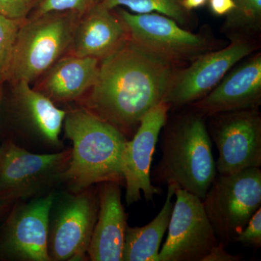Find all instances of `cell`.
<instances>
[{
  "label": "cell",
  "instance_id": "obj_1",
  "mask_svg": "<svg viewBox=\"0 0 261 261\" xmlns=\"http://www.w3.org/2000/svg\"><path fill=\"white\" fill-rule=\"evenodd\" d=\"M174 63L128 38L99 62L87 109L125 136L135 135L142 118L164 102Z\"/></svg>",
  "mask_w": 261,
  "mask_h": 261
},
{
  "label": "cell",
  "instance_id": "obj_2",
  "mask_svg": "<svg viewBox=\"0 0 261 261\" xmlns=\"http://www.w3.org/2000/svg\"><path fill=\"white\" fill-rule=\"evenodd\" d=\"M63 127L73 145L62 177L67 190L79 192L97 184L123 181L126 136L87 108L66 112Z\"/></svg>",
  "mask_w": 261,
  "mask_h": 261
},
{
  "label": "cell",
  "instance_id": "obj_3",
  "mask_svg": "<svg viewBox=\"0 0 261 261\" xmlns=\"http://www.w3.org/2000/svg\"><path fill=\"white\" fill-rule=\"evenodd\" d=\"M203 115H181L162 128V158L154 168L153 181L178 185L203 200L217 175L212 143Z\"/></svg>",
  "mask_w": 261,
  "mask_h": 261
},
{
  "label": "cell",
  "instance_id": "obj_4",
  "mask_svg": "<svg viewBox=\"0 0 261 261\" xmlns=\"http://www.w3.org/2000/svg\"><path fill=\"white\" fill-rule=\"evenodd\" d=\"M81 17L72 12L25 18L19 29L5 78L15 84L42 76L70 49Z\"/></svg>",
  "mask_w": 261,
  "mask_h": 261
},
{
  "label": "cell",
  "instance_id": "obj_5",
  "mask_svg": "<svg viewBox=\"0 0 261 261\" xmlns=\"http://www.w3.org/2000/svg\"><path fill=\"white\" fill-rule=\"evenodd\" d=\"M71 149L37 153L11 140L0 145V202L13 205L46 195L62 184Z\"/></svg>",
  "mask_w": 261,
  "mask_h": 261
},
{
  "label": "cell",
  "instance_id": "obj_6",
  "mask_svg": "<svg viewBox=\"0 0 261 261\" xmlns=\"http://www.w3.org/2000/svg\"><path fill=\"white\" fill-rule=\"evenodd\" d=\"M94 189L92 186L79 192L55 190L48 233L51 261L85 258L99 211V190Z\"/></svg>",
  "mask_w": 261,
  "mask_h": 261
},
{
  "label": "cell",
  "instance_id": "obj_7",
  "mask_svg": "<svg viewBox=\"0 0 261 261\" xmlns=\"http://www.w3.org/2000/svg\"><path fill=\"white\" fill-rule=\"evenodd\" d=\"M219 243H235L261 206V171L250 168L232 174L216 175L202 200Z\"/></svg>",
  "mask_w": 261,
  "mask_h": 261
},
{
  "label": "cell",
  "instance_id": "obj_8",
  "mask_svg": "<svg viewBox=\"0 0 261 261\" xmlns=\"http://www.w3.org/2000/svg\"><path fill=\"white\" fill-rule=\"evenodd\" d=\"M208 130L219 151V174H232L261 166V117L257 109L211 115Z\"/></svg>",
  "mask_w": 261,
  "mask_h": 261
},
{
  "label": "cell",
  "instance_id": "obj_9",
  "mask_svg": "<svg viewBox=\"0 0 261 261\" xmlns=\"http://www.w3.org/2000/svg\"><path fill=\"white\" fill-rule=\"evenodd\" d=\"M174 195L168 237L159 261H203L219 242L202 200L176 185Z\"/></svg>",
  "mask_w": 261,
  "mask_h": 261
},
{
  "label": "cell",
  "instance_id": "obj_10",
  "mask_svg": "<svg viewBox=\"0 0 261 261\" xmlns=\"http://www.w3.org/2000/svg\"><path fill=\"white\" fill-rule=\"evenodd\" d=\"M55 190L13 205L0 230V258L51 261L48 233Z\"/></svg>",
  "mask_w": 261,
  "mask_h": 261
},
{
  "label": "cell",
  "instance_id": "obj_11",
  "mask_svg": "<svg viewBox=\"0 0 261 261\" xmlns=\"http://www.w3.org/2000/svg\"><path fill=\"white\" fill-rule=\"evenodd\" d=\"M12 111L18 123V145L37 153H53L65 148L60 139L66 111L56 107L51 99L27 81L14 84Z\"/></svg>",
  "mask_w": 261,
  "mask_h": 261
},
{
  "label": "cell",
  "instance_id": "obj_12",
  "mask_svg": "<svg viewBox=\"0 0 261 261\" xmlns=\"http://www.w3.org/2000/svg\"><path fill=\"white\" fill-rule=\"evenodd\" d=\"M116 8V15L132 40L173 63L194 60L210 49V42L204 36L182 29L169 17L155 13L137 14Z\"/></svg>",
  "mask_w": 261,
  "mask_h": 261
},
{
  "label": "cell",
  "instance_id": "obj_13",
  "mask_svg": "<svg viewBox=\"0 0 261 261\" xmlns=\"http://www.w3.org/2000/svg\"><path fill=\"white\" fill-rule=\"evenodd\" d=\"M254 47L246 39L237 38L227 47L197 57L190 66L176 71L164 102L183 106L202 99Z\"/></svg>",
  "mask_w": 261,
  "mask_h": 261
},
{
  "label": "cell",
  "instance_id": "obj_14",
  "mask_svg": "<svg viewBox=\"0 0 261 261\" xmlns=\"http://www.w3.org/2000/svg\"><path fill=\"white\" fill-rule=\"evenodd\" d=\"M171 106L163 102L152 108L141 120L132 140L127 141L123 155L125 200L130 205L142 199L153 202L161 189L152 185L150 168L160 134L168 119Z\"/></svg>",
  "mask_w": 261,
  "mask_h": 261
},
{
  "label": "cell",
  "instance_id": "obj_15",
  "mask_svg": "<svg viewBox=\"0 0 261 261\" xmlns=\"http://www.w3.org/2000/svg\"><path fill=\"white\" fill-rule=\"evenodd\" d=\"M261 102L260 53L226 73L207 95L192 103L205 116L241 110L257 109Z\"/></svg>",
  "mask_w": 261,
  "mask_h": 261
},
{
  "label": "cell",
  "instance_id": "obj_16",
  "mask_svg": "<svg viewBox=\"0 0 261 261\" xmlns=\"http://www.w3.org/2000/svg\"><path fill=\"white\" fill-rule=\"evenodd\" d=\"M97 221L87 251L92 261H122L127 214L119 182L100 184Z\"/></svg>",
  "mask_w": 261,
  "mask_h": 261
},
{
  "label": "cell",
  "instance_id": "obj_17",
  "mask_svg": "<svg viewBox=\"0 0 261 261\" xmlns=\"http://www.w3.org/2000/svg\"><path fill=\"white\" fill-rule=\"evenodd\" d=\"M112 10L97 3L81 17L70 48L72 56L101 61L126 42L128 31Z\"/></svg>",
  "mask_w": 261,
  "mask_h": 261
},
{
  "label": "cell",
  "instance_id": "obj_18",
  "mask_svg": "<svg viewBox=\"0 0 261 261\" xmlns=\"http://www.w3.org/2000/svg\"><path fill=\"white\" fill-rule=\"evenodd\" d=\"M99 60L89 57H63L43 74L37 88L53 102L75 100L88 92L97 80Z\"/></svg>",
  "mask_w": 261,
  "mask_h": 261
},
{
  "label": "cell",
  "instance_id": "obj_19",
  "mask_svg": "<svg viewBox=\"0 0 261 261\" xmlns=\"http://www.w3.org/2000/svg\"><path fill=\"white\" fill-rule=\"evenodd\" d=\"M175 185H168L166 201L159 214L142 227L127 226L122 261H159L160 246L171 221Z\"/></svg>",
  "mask_w": 261,
  "mask_h": 261
},
{
  "label": "cell",
  "instance_id": "obj_20",
  "mask_svg": "<svg viewBox=\"0 0 261 261\" xmlns=\"http://www.w3.org/2000/svg\"><path fill=\"white\" fill-rule=\"evenodd\" d=\"M184 0H97V3L113 10L126 7L133 13H159L169 17L180 25H189L192 21L191 12L183 5Z\"/></svg>",
  "mask_w": 261,
  "mask_h": 261
},
{
  "label": "cell",
  "instance_id": "obj_21",
  "mask_svg": "<svg viewBox=\"0 0 261 261\" xmlns=\"http://www.w3.org/2000/svg\"><path fill=\"white\" fill-rule=\"evenodd\" d=\"M234 9L227 15L226 29L244 32H257L261 24V0H233Z\"/></svg>",
  "mask_w": 261,
  "mask_h": 261
},
{
  "label": "cell",
  "instance_id": "obj_22",
  "mask_svg": "<svg viewBox=\"0 0 261 261\" xmlns=\"http://www.w3.org/2000/svg\"><path fill=\"white\" fill-rule=\"evenodd\" d=\"M24 20L10 18L0 13V76H4L8 69L17 35Z\"/></svg>",
  "mask_w": 261,
  "mask_h": 261
},
{
  "label": "cell",
  "instance_id": "obj_23",
  "mask_svg": "<svg viewBox=\"0 0 261 261\" xmlns=\"http://www.w3.org/2000/svg\"><path fill=\"white\" fill-rule=\"evenodd\" d=\"M97 3V0H39L27 18L63 12H72L82 17Z\"/></svg>",
  "mask_w": 261,
  "mask_h": 261
},
{
  "label": "cell",
  "instance_id": "obj_24",
  "mask_svg": "<svg viewBox=\"0 0 261 261\" xmlns=\"http://www.w3.org/2000/svg\"><path fill=\"white\" fill-rule=\"evenodd\" d=\"M39 0H0V13L10 18H28Z\"/></svg>",
  "mask_w": 261,
  "mask_h": 261
},
{
  "label": "cell",
  "instance_id": "obj_25",
  "mask_svg": "<svg viewBox=\"0 0 261 261\" xmlns=\"http://www.w3.org/2000/svg\"><path fill=\"white\" fill-rule=\"evenodd\" d=\"M235 243H240L247 247L261 246V207L252 216L242 232L237 237Z\"/></svg>",
  "mask_w": 261,
  "mask_h": 261
},
{
  "label": "cell",
  "instance_id": "obj_26",
  "mask_svg": "<svg viewBox=\"0 0 261 261\" xmlns=\"http://www.w3.org/2000/svg\"><path fill=\"white\" fill-rule=\"evenodd\" d=\"M243 260V256L240 255H231L226 251V246L221 243H219L214 247L210 253L204 258L203 261H240Z\"/></svg>",
  "mask_w": 261,
  "mask_h": 261
},
{
  "label": "cell",
  "instance_id": "obj_27",
  "mask_svg": "<svg viewBox=\"0 0 261 261\" xmlns=\"http://www.w3.org/2000/svg\"><path fill=\"white\" fill-rule=\"evenodd\" d=\"M207 3L211 11L217 16H227L235 8L233 0H208Z\"/></svg>",
  "mask_w": 261,
  "mask_h": 261
},
{
  "label": "cell",
  "instance_id": "obj_28",
  "mask_svg": "<svg viewBox=\"0 0 261 261\" xmlns=\"http://www.w3.org/2000/svg\"><path fill=\"white\" fill-rule=\"evenodd\" d=\"M208 0H184L183 5L187 11L192 12V10L205 6Z\"/></svg>",
  "mask_w": 261,
  "mask_h": 261
},
{
  "label": "cell",
  "instance_id": "obj_29",
  "mask_svg": "<svg viewBox=\"0 0 261 261\" xmlns=\"http://www.w3.org/2000/svg\"><path fill=\"white\" fill-rule=\"evenodd\" d=\"M13 205H8V204L4 203V202H0V216L4 214L5 211L10 208V207Z\"/></svg>",
  "mask_w": 261,
  "mask_h": 261
}]
</instances>
